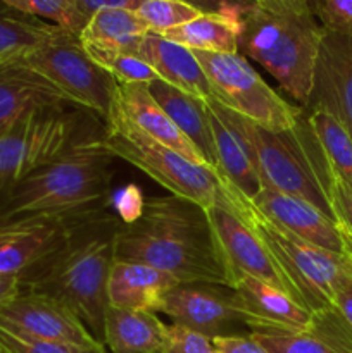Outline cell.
Wrapping results in <instances>:
<instances>
[{
  "instance_id": "cell-8",
  "label": "cell",
  "mask_w": 352,
  "mask_h": 353,
  "mask_svg": "<svg viewBox=\"0 0 352 353\" xmlns=\"http://www.w3.org/2000/svg\"><path fill=\"white\" fill-rule=\"evenodd\" d=\"M209 81L213 100L269 131L295 126L304 107L283 99L240 54L193 50Z\"/></svg>"
},
{
  "instance_id": "cell-38",
  "label": "cell",
  "mask_w": 352,
  "mask_h": 353,
  "mask_svg": "<svg viewBox=\"0 0 352 353\" xmlns=\"http://www.w3.org/2000/svg\"><path fill=\"white\" fill-rule=\"evenodd\" d=\"M217 353H269L252 334H224L213 338Z\"/></svg>"
},
{
  "instance_id": "cell-17",
  "label": "cell",
  "mask_w": 352,
  "mask_h": 353,
  "mask_svg": "<svg viewBox=\"0 0 352 353\" xmlns=\"http://www.w3.org/2000/svg\"><path fill=\"white\" fill-rule=\"evenodd\" d=\"M251 200L259 212L302 241L345 257L344 236L337 223L309 202L266 188Z\"/></svg>"
},
{
  "instance_id": "cell-10",
  "label": "cell",
  "mask_w": 352,
  "mask_h": 353,
  "mask_svg": "<svg viewBox=\"0 0 352 353\" xmlns=\"http://www.w3.org/2000/svg\"><path fill=\"white\" fill-rule=\"evenodd\" d=\"M69 105L33 110L0 137V193L81 138V114Z\"/></svg>"
},
{
  "instance_id": "cell-21",
  "label": "cell",
  "mask_w": 352,
  "mask_h": 353,
  "mask_svg": "<svg viewBox=\"0 0 352 353\" xmlns=\"http://www.w3.org/2000/svg\"><path fill=\"white\" fill-rule=\"evenodd\" d=\"M178 283L150 265L116 259L107 279V302L116 309L159 312L164 295Z\"/></svg>"
},
{
  "instance_id": "cell-16",
  "label": "cell",
  "mask_w": 352,
  "mask_h": 353,
  "mask_svg": "<svg viewBox=\"0 0 352 353\" xmlns=\"http://www.w3.org/2000/svg\"><path fill=\"white\" fill-rule=\"evenodd\" d=\"M207 217L233 276V283L237 276L245 274L289 293L271 255L247 224L242 223L221 200L207 209Z\"/></svg>"
},
{
  "instance_id": "cell-2",
  "label": "cell",
  "mask_w": 352,
  "mask_h": 353,
  "mask_svg": "<svg viewBox=\"0 0 352 353\" xmlns=\"http://www.w3.org/2000/svg\"><path fill=\"white\" fill-rule=\"evenodd\" d=\"M121 221L106 209L85 217L64 243L21 274V290L45 293L79 317L104 343L107 279L116 261V233Z\"/></svg>"
},
{
  "instance_id": "cell-32",
  "label": "cell",
  "mask_w": 352,
  "mask_h": 353,
  "mask_svg": "<svg viewBox=\"0 0 352 353\" xmlns=\"http://www.w3.org/2000/svg\"><path fill=\"white\" fill-rule=\"evenodd\" d=\"M137 14L144 19L148 30L162 34L168 30L195 19L200 12L182 0H145L138 7Z\"/></svg>"
},
{
  "instance_id": "cell-18",
  "label": "cell",
  "mask_w": 352,
  "mask_h": 353,
  "mask_svg": "<svg viewBox=\"0 0 352 353\" xmlns=\"http://www.w3.org/2000/svg\"><path fill=\"white\" fill-rule=\"evenodd\" d=\"M68 103L71 102L54 83L19 59L0 62V137L33 110Z\"/></svg>"
},
{
  "instance_id": "cell-13",
  "label": "cell",
  "mask_w": 352,
  "mask_h": 353,
  "mask_svg": "<svg viewBox=\"0 0 352 353\" xmlns=\"http://www.w3.org/2000/svg\"><path fill=\"white\" fill-rule=\"evenodd\" d=\"M159 312L166 314L173 324L211 340L231 334L235 324H244L235 309L233 288L214 283H178L164 295Z\"/></svg>"
},
{
  "instance_id": "cell-29",
  "label": "cell",
  "mask_w": 352,
  "mask_h": 353,
  "mask_svg": "<svg viewBox=\"0 0 352 353\" xmlns=\"http://www.w3.org/2000/svg\"><path fill=\"white\" fill-rule=\"evenodd\" d=\"M311 126L326 154L331 172L352 190V138L331 114L306 109Z\"/></svg>"
},
{
  "instance_id": "cell-20",
  "label": "cell",
  "mask_w": 352,
  "mask_h": 353,
  "mask_svg": "<svg viewBox=\"0 0 352 353\" xmlns=\"http://www.w3.org/2000/svg\"><path fill=\"white\" fill-rule=\"evenodd\" d=\"M137 55L152 65L162 81L175 86L179 92L206 102L213 99L206 72L190 48L148 31L141 40Z\"/></svg>"
},
{
  "instance_id": "cell-40",
  "label": "cell",
  "mask_w": 352,
  "mask_h": 353,
  "mask_svg": "<svg viewBox=\"0 0 352 353\" xmlns=\"http://www.w3.org/2000/svg\"><path fill=\"white\" fill-rule=\"evenodd\" d=\"M331 309L337 310L338 316L352 330V278L344 279L337 286V290H335L333 307Z\"/></svg>"
},
{
  "instance_id": "cell-26",
  "label": "cell",
  "mask_w": 352,
  "mask_h": 353,
  "mask_svg": "<svg viewBox=\"0 0 352 353\" xmlns=\"http://www.w3.org/2000/svg\"><path fill=\"white\" fill-rule=\"evenodd\" d=\"M148 26L135 10L102 9L86 21L79 33L83 47L138 54Z\"/></svg>"
},
{
  "instance_id": "cell-25",
  "label": "cell",
  "mask_w": 352,
  "mask_h": 353,
  "mask_svg": "<svg viewBox=\"0 0 352 353\" xmlns=\"http://www.w3.org/2000/svg\"><path fill=\"white\" fill-rule=\"evenodd\" d=\"M207 109H209L211 130H213L214 148H216L217 174L240 190L247 199H254L262 190V185L255 172L247 145L230 126V123L223 119L209 103Z\"/></svg>"
},
{
  "instance_id": "cell-27",
  "label": "cell",
  "mask_w": 352,
  "mask_h": 353,
  "mask_svg": "<svg viewBox=\"0 0 352 353\" xmlns=\"http://www.w3.org/2000/svg\"><path fill=\"white\" fill-rule=\"evenodd\" d=\"M240 23L213 14H199L195 19L162 33L166 40L183 45L190 50L213 54H238Z\"/></svg>"
},
{
  "instance_id": "cell-9",
  "label": "cell",
  "mask_w": 352,
  "mask_h": 353,
  "mask_svg": "<svg viewBox=\"0 0 352 353\" xmlns=\"http://www.w3.org/2000/svg\"><path fill=\"white\" fill-rule=\"evenodd\" d=\"M19 61L54 83L72 105L109 119L117 81L86 54L78 34L59 28L50 40Z\"/></svg>"
},
{
  "instance_id": "cell-14",
  "label": "cell",
  "mask_w": 352,
  "mask_h": 353,
  "mask_svg": "<svg viewBox=\"0 0 352 353\" xmlns=\"http://www.w3.org/2000/svg\"><path fill=\"white\" fill-rule=\"evenodd\" d=\"M304 109L331 114L352 138V34L324 31L313 92Z\"/></svg>"
},
{
  "instance_id": "cell-41",
  "label": "cell",
  "mask_w": 352,
  "mask_h": 353,
  "mask_svg": "<svg viewBox=\"0 0 352 353\" xmlns=\"http://www.w3.org/2000/svg\"><path fill=\"white\" fill-rule=\"evenodd\" d=\"M21 292V274H0V307Z\"/></svg>"
},
{
  "instance_id": "cell-7",
  "label": "cell",
  "mask_w": 352,
  "mask_h": 353,
  "mask_svg": "<svg viewBox=\"0 0 352 353\" xmlns=\"http://www.w3.org/2000/svg\"><path fill=\"white\" fill-rule=\"evenodd\" d=\"M100 145L114 157L130 162L157 181L171 195L211 209L217 202V176L211 169L171 150L131 123L114 102L106 131L99 137Z\"/></svg>"
},
{
  "instance_id": "cell-33",
  "label": "cell",
  "mask_w": 352,
  "mask_h": 353,
  "mask_svg": "<svg viewBox=\"0 0 352 353\" xmlns=\"http://www.w3.org/2000/svg\"><path fill=\"white\" fill-rule=\"evenodd\" d=\"M0 347L6 348L9 353H109L106 345L79 347L71 343L37 340L2 323H0Z\"/></svg>"
},
{
  "instance_id": "cell-37",
  "label": "cell",
  "mask_w": 352,
  "mask_h": 353,
  "mask_svg": "<svg viewBox=\"0 0 352 353\" xmlns=\"http://www.w3.org/2000/svg\"><path fill=\"white\" fill-rule=\"evenodd\" d=\"M186 6L193 7L200 14H213V16H223L240 23L242 17L257 6L255 0H182Z\"/></svg>"
},
{
  "instance_id": "cell-23",
  "label": "cell",
  "mask_w": 352,
  "mask_h": 353,
  "mask_svg": "<svg viewBox=\"0 0 352 353\" xmlns=\"http://www.w3.org/2000/svg\"><path fill=\"white\" fill-rule=\"evenodd\" d=\"M169 326L150 310L107 305L104 345L110 353H166Z\"/></svg>"
},
{
  "instance_id": "cell-35",
  "label": "cell",
  "mask_w": 352,
  "mask_h": 353,
  "mask_svg": "<svg viewBox=\"0 0 352 353\" xmlns=\"http://www.w3.org/2000/svg\"><path fill=\"white\" fill-rule=\"evenodd\" d=\"M331 207H333L335 223L344 236L345 257L352 264V190L344 185L337 176L333 178V186H331Z\"/></svg>"
},
{
  "instance_id": "cell-42",
  "label": "cell",
  "mask_w": 352,
  "mask_h": 353,
  "mask_svg": "<svg viewBox=\"0 0 352 353\" xmlns=\"http://www.w3.org/2000/svg\"><path fill=\"white\" fill-rule=\"evenodd\" d=\"M259 6L271 7H309L307 0H255Z\"/></svg>"
},
{
  "instance_id": "cell-43",
  "label": "cell",
  "mask_w": 352,
  "mask_h": 353,
  "mask_svg": "<svg viewBox=\"0 0 352 353\" xmlns=\"http://www.w3.org/2000/svg\"><path fill=\"white\" fill-rule=\"evenodd\" d=\"M0 353H9V352H7L3 347H0Z\"/></svg>"
},
{
  "instance_id": "cell-5",
  "label": "cell",
  "mask_w": 352,
  "mask_h": 353,
  "mask_svg": "<svg viewBox=\"0 0 352 353\" xmlns=\"http://www.w3.org/2000/svg\"><path fill=\"white\" fill-rule=\"evenodd\" d=\"M323 37L309 7L257 3L240 21L238 54L262 65L283 93L307 107Z\"/></svg>"
},
{
  "instance_id": "cell-3",
  "label": "cell",
  "mask_w": 352,
  "mask_h": 353,
  "mask_svg": "<svg viewBox=\"0 0 352 353\" xmlns=\"http://www.w3.org/2000/svg\"><path fill=\"white\" fill-rule=\"evenodd\" d=\"M207 103L245 141L262 188L306 200L335 221L331 207L335 176L306 109L290 130L269 131L231 112L216 100L211 99Z\"/></svg>"
},
{
  "instance_id": "cell-12",
  "label": "cell",
  "mask_w": 352,
  "mask_h": 353,
  "mask_svg": "<svg viewBox=\"0 0 352 353\" xmlns=\"http://www.w3.org/2000/svg\"><path fill=\"white\" fill-rule=\"evenodd\" d=\"M0 323L31 338L79 347H100L99 340L69 307L45 293L21 290L0 307Z\"/></svg>"
},
{
  "instance_id": "cell-11",
  "label": "cell",
  "mask_w": 352,
  "mask_h": 353,
  "mask_svg": "<svg viewBox=\"0 0 352 353\" xmlns=\"http://www.w3.org/2000/svg\"><path fill=\"white\" fill-rule=\"evenodd\" d=\"M95 212L81 216L31 214L14 217L0 214V274H23L61 247L72 228Z\"/></svg>"
},
{
  "instance_id": "cell-24",
  "label": "cell",
  "mask_w": 352,
  "mask_h": 353,
  "mask_svg": "<svg viewBox=\"0 0 352 353\" xmlns=\"http://www.w3.org/2000/svg\"><path fill=\"white\" fill-rule=\"evenodd\" d=\"M148 90H150L152 97L157 100L159 105L171 117L173 123L178 126V130L199 148L209 168L217 174L216 148H214L209 109H207L206 100L186 95L162 79L150 83Z\"/></svg>"
},
{
  "instance_id": "cell-30",
  "label": "cell",
  "mask_w": 352,
  "mask_h": 353,
  "mask_svg": "<svg viewBox=\"0 0 352 353\" xmlns=\"http://www.w3.org/2000/svg\"><path fill=\"white\" fill-rule=\"evenodd\" d=\"M86 54L100 65L106 69L117 83H150L159 81V74L152 69L150 64L140 59L135 54H126V52L116 50H104V48L83 47Z\"/></svg>"
},
{
  "instance_id": "cell-28",
  "label": "cell",
  "mask_w": 352,
  "mask_h": 353,
  "mask_svg": "<svg viewBox=\"0 0 352 353\" xmlns=\"http://www.w3.org/2000/svg\"><path fill=\"white\" fill-rule=\"evenodd\" d=\"M59 26L0 3V62L16 61L43 45Z\"/></svg>"
},
{
  "instance_id": "cell-34",
  "label": "cell",
  "mask_w": 352,
  "mask_h": 353,
  "mask_svg": "<svg viewBox=\"0 0 352 353\" xmlns=\"http://www.w3.org/2000/svg\"><path fill=\"white\" fill-rule=\"evenodd\" d=\"M307 3L324 31L352 34V0H307Z\"/></svg>"
},
{
  "instance_id": "cell-22",
  "label": "cell",
  "mask_w": 352,
  "mask_h": 353,
  "mask_svg": "<svg viewBox=\"0 0 352 353\" xmlns=\"http://www.w3.org/2000/svg\"><path fill=\"white\" fill-rule=\"evenodd\" d=\"M269 353H352V330L335 309L314 312L307 331H252Z\"/></svg>"
},
{
  "instance_id": "cell-39",
  "label": "cell",
  "mask_w": 352,
  "mask_h": 353,
  "mask_svg": "<svg viewBox=\"0 0 352 353\" xmlns=\"http://www.w3.org/2000/svg\"><path fill=\"white\" fill-rule=\"evenodd\" d=\"M76 7L86 21L102 9H126L137 12L145 0H75Z\"/></svg>"
},
{
  "instance_id": "cell-1",
  "label": "cell",
  "mask_w": 352,
  "mask_h": 353,
  "mask_svg": "<svg viewBox=\"0 0 352 353\" xmlns=\"http://www.w3.org/2000/svg\"><path fill=\"white\" fill-rule=\"evenodd\" d=\"M117 261L140 262L179 283L233 286L207 210L182 196H148L131 223L116 233Z\"/></svg>"
},
{
  "instance_id": "cell-15",
  "label": "cell",
  "mask_w": 352,
  "mask_h": 353,
  "mask_svg": "<svg viewBox=\"0 0 352 353\" xmlns=\"http://www.w3.org/2000/svg\"><path fill=\"white\" fill-rule=\"evenodd\" d=\"M235 309L252 331L299 333L313 326L314 314L299 305L289 293L251 276H237L233 283Z\"/></svg>"
},
{
  "instance_id": "cell-6",
  "label": "cell",
  "mask_w": 352,
  "mask_h": 353,
  "mask_svg": "<svg viewBox=\"0 0 352 353\" xmlns=\"http://www.w3.org/2000/svg\"><path fill=\"white\" fill-rule=\"evenodd\" d=\"M217 176V200L224 203L242 223L261 240L285 281L289 295L311 312L333 307L335 290L344 279L352 278V264L344 255L331 254L306 243L290 231L259 212L251 199Z\"/></svg>"
},
{
  "instance_id": "cell-4",
  "label": "cell",
  "mask_w": 352,
  "mask_h": 353,
  "mask_svg": "<svg viewBox=\"0 0 352 353\" xmlns=\"http://www.w3.org/2000/svg\"><path fill=\"white\" fill-rule=\"evenodd\" d=\"M113 159L99 137H83L59 157L0 193L2 216H81L106 209Z\"/></svg>"
},
{
  "instance_id": "cell-19",
  "label": "cell",
  "mask_w": 352,
  "mask_h": 353,
  "mask_svg": "<svg viewBox=\"0 0 352 353\" xmlns=\"http://www.w3.org/2000/svg\"><path fill=\"white\" fill-rule=\"evenodd\" d=\"M114 102L119 107L121 112L131 123L137 124L141 131L164 143L171 150L178 152L179 155L192 161L193 164L211 169L199 148L178 130L171 117L152 97L148 85H145V83H117Z\"/></svg>"
},
{
  "instance_id": "cell-36",
  "label": "cell",
  "mask_w": 352,
  "mask_h": 353,
  "mask_svg": "<svg viewBox=\"0 0 352 353\" xmlns=\"http://www.w3.org/2000/svg\"><path fill=\"white\" fill-rule=\"evenodd\" d=\"M166 353H217L211 338L171 324L169 326V343Z\"/></svg>"
},
{
  "instance_id": "cell-31",
  "label": "cell",
  "mask_w": 352,
  "mask_h": 353,
  "mask_svg": "<svg viewBox=\"0 0 352 353\" xmlns=\"http://www.w3.org/2000/svg\"><path fill=\"white\" fill-rule=\"evenodd\" d=\"M0 3H6L19 12L52 21V24L78 37L86 24L75 0H0Z\"/></svg>"
}]
</instances>
